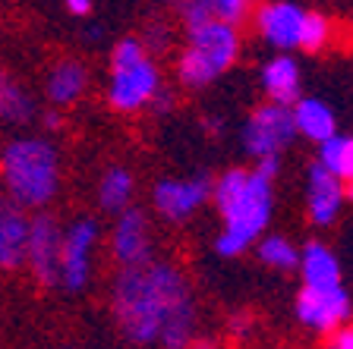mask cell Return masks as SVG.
<instances>
[{"label": "cell", "mask_w": 353, "mask_h": 349, "mask_svg": "<svg viewBox=\"0 0 353 349\" xmlns=\"http://www.w3.org/2000/svg\"><path fill=\"white\" fill-rule=\"evenodd\" d=\"M164 85L161 66L145 51L139 35H126L110 47V79L108 104L117 114H139L152 104L158 88Z\"/></svg>", "instance_id": "5b68a950"}, {"label": "cell", "mask_w": 353, "mask_h": 349, "mask_svg": "<svg viewBox=\"0 0 353 349\" xmlns=\"http://www.w3.org/2000/svg\"><path fill=\"white\" fill-rule=\"evenodd\" d=\"M347 195H344V180L312 160L306 170V218L312 226H331L341 218Z\"/></svg>", "instance_id": "4fadbf2b"}, {"label": "cell", "mask_w": 353, "mask_h": 349, "mask_svg": "<svg viewBox=\"0 0 353 349\" xmlns=\"http://www.w3.org/2000/svg\"><path fill=\"white\" fill-rule=\"evenodd\" d=\"M35 116V104L32 95L10 73L0 70V120L10 126H26Z\"/></svg>", "instance_id": "44dd1931"}, {"label": "cell", "mask_w": 353, "mask_h": 349, "mask_svg": "<svg viewBox=\"0 0 353 349\" xmlns=\"http://www.w3.org/2000/svg\"><path fill=\"white\" fill-rule=\"evenodd\" d=\"M250 19L256 35L278 54H290L300 47V29L303 19H306V10L300 3H294V0H268V3L252 10Z\"/></svg>", "instance_id": "8fae6325"}, {"label": "cell", "mask_w": 353, "mask_h": 349, "mask_svg": "<svg viewBox=\"0 0 353 349\" xmlns=\"http://www.w3.org/2000/svg\"><path fill=\"white\" fill-rule=\"evenodd\" d=\"M296 321L303 328L316 330V334H334L350 321L353 315V299L350 293L344 290V284L334 286H303L296 293L294 302Z\"/></svg>", "instance_id": "9c48e42d"}, {"label": "cell", "mask_w": 353, "mask_h": 349, "mask_svg": "<svg viewBox=\"0 0 353 349\" xmlns=\"http://www.w3.org/2000/svg\"><path fill=\"white\" fill-rule=\"evenodd\" d=\"M259 85H262L268 101L290 107L303 95V70L296 63V57H290V54L272 57L259 70Z\"/></svg>", "instance_id": "2e32d148"}, {"label": "cell", "mask_w": 353, "mask_h": 349, "mask_svg": "<svg viewBox=\"0 0 353 349\" xmlns=\"http://www.w3.org/2000/svg\"><path fill=\"white\" fill-rule=\"evenodd\" d=\"M174 101H176V95L170 92L168 85H161V88H158V95L152 98V104H148V107H152L154 114H170V110H174Z\"/></svg>", "instance_id": "4316f807"}, {"label": "cell", "mask_w": 353, "mask_h": 349, "mask_svg": "<svg viewBox=\"0 0 353 349\" xmlns=\"http://www.w3.org/2000/svg\"><path fill=\"white\" fill-rule=\"evenodd\" d=\"M186 349H218V346H214L212 340H192V343H190V346H186Z\"/></svg>", "instance_id": "4dcf8cb0"}, {"label": "cell", "mask_w": 353, "mask_h": 349, "mask_svg": "<svg viewBox=\"0 0 353 349\" xmlns=\"http://www.w3.org/2000/svg\"><path fill=\"white\" fill-rule=\"evenodd\" d=\"M132 195H136V176H132L130 167L123 164H110L108 170L98 180V204L101 211L108 214H120L132 204Z\"/></svg>", "instance_id": "ffe728a7"}, {"label": "cell", "mask_w": 353, "mask_h": 349, "mask_svg": "<svg viewBox=\"0 0 353 349\" xmlns=\"http://www.w3.org/2000/svg\"><path fill=\"white\" fill-rule=\"evenodd\" d=\"M281 167H284V160H281V154H265V158H256V164H252V170H256L262 180L274 182L281 176Z\"/></svg>", "instance_id": "484cf974"}, {"label": "cell", "mask_w": 353, "mask_h": 349, "mask_svg": "<svg viewBox=\"0 0 353 349\" xmlns=\"http://www.w3.org/2000/svg\"><path fill=\"white\" fill-rule=\"evenodd\" d=\"M316 160L322 164L328 173H334L338 180H353V136H328L325 142H319Z\"/></svg>", "instance_id": "603a6c76"}, {"label": "cell", "mask_w": 353, "mask_h": 349, "mask_svg": "<svg viewBox=\"0 0 353 349\" xmlns=\"http://www.w3.org/2000/svg\"><path fill=\"white\" fill-rule=\"evenodd\" d=\"M303 286H334L341 284V258L334 255V248L325 242L312 240L300 248V262H296Z\"/></svg>", "instance_id": "ac0fdd59"}, {"label": "cell", "mask_w": 353, "mask_h": 349, "mask_svg": "<svg viewBox=\"0 0 353 349\" xmlns=\"http://www.w3.org/2000/svg\"><path fill=\"white\" fill-rule=\"evenodd\" d=\"M110 308L120 330L136 346L186 349L196 340V296L186 274L174 262H148L120 268L110 286Z\"/></svg>", "instance_id": "6da1fadb"}, {"label": "cell", "mask_w": 353, "mask_h": 349, "mask_svg": "<svg viewBox=\"0 0 353 349\" xmlns=\"http://www.w3.org/2000/svg\"><path fill=\"white\" fill-rule=\"evenodd\" d=\"M290 116H294L296 136L309 138V142H325L328 136L338 132V116L331 110V104H325L322 98H296L290 104Z\"/></svg>", "instance_id": "e0dca14e"}, {"label": "cell", "mask_w": 353, "mask_h": 349, "mask_svg": "<svg viewBox=\"0 0 353 349\" xmlns=\"http://www.w3.org/2000/svg\"><path fill=\"white\" fill-rule=\"evenodd\" d=\"M32 214L3 192L0 195V271H19L26 264V240H29Z\"/></svg>", "instance_id": "5bb4252c"}, {"label": "cell", "mask_w": 353, "mask_h": 349, "mask_svg": "<svg viewBox=\"0 0 353 349\" xmlns=\"http://www.w3.org/2000/svg\"><path fill=\"white\" fill-rule=\"evenodd\" d=\"M0 182L26 211H41L60 192V151L41 136H19L0 151Z\"/></svg>", "instance_id": "3957f363"}, {"label": "cell", "mask_w": 353, "mask_h": 349, "mask_svg": "<svg viewBox=\"0 0 353 349\" xmlns=\"http://www.w3.org/2000/svg\"><path fill=\"white\" fill-rule=\"evenodd\" d=\"M63 7H66V13L85 19V16L92 13V0H63Z\"/></svg>", "instance_id": "83f0119b"}, {"label": "cell", "mask_w": 353, "mask_h": 349, "mask_svg": "<svg viewBox=\"0 0 353 349\" xmlns=\"http://www.w3.org/2000/svg\"><path fill=\"white\" fill-rule=\"evenodd\" d=\"M60 123H63V116L57 114V107H51V110H44V114H41V126H44V129H60Z\"/></svg>", "instance_id": "f546056e"}, {"label": "cell", "mask_w": 353, "mask_h": 349, "mask_svg": "<svg viewBox=\"0 0 353 349\" xmlns=\"http://www.w3.org/2000/svg\"><path fill=\"white\" fill-rule=\"evenodd\" d=\"M88 82H92L88 66L76 57H66V60H57V63L48 70L44 95H48L51 107H73L88 92Z\"/></svg>", "instance_id": "9a60e30c"}, {"label": "cell", "mask_w": 353, "mask_h": 349, "mask_svg": "<svg viewBox=\"0 0 353 349\" xmlns=\"http://www.w3.org/2000/svg\"><path fill=\"white\" fill-rule=\"evenodd\" d=\"M98 240H101V224L95 218H76L66 226L63 242H60L57 286H63L66 293L85 290L92 280V268H95Z\"/></svg>", "instance_id": "8992f818"}, {"label": "cell", "mask_w": 353, "mask_h": 349, "mask_svg": "<svg viewBox=\"0 0 353 349\" xmlns=\"http://www.w3.org/2000/svg\"><path fill=\"white\" fill-rule=\"evenodd\" d=\"M252 13V0H180V22L196 25L205 19L230 22V25H243Z\"/></svg>", "instance_id": "d6986e66"}, {"label": "cell", "mask_w": 353, "mask_h": 349, "mask_svg": "<svg viewBox=\"0 0 353 349\" xmlns=\"http://www.w3.org/2000/svg\"><path fill=\"white\" fill-rule=\"evenodd\" d=\"M344 195H347V202H353V180L344 182Z\"/></svg>", "instance_id": "1f68e13d"}, {"label": "cell", "mask_w": 353, "mask_h": 349, "mask_svg": "<svg viewBox=\"0 0 353 349\" xmlns=\"http://www.w3.org/2000/svg\"><path fill=\"white\" fill-rule=\"evenodd\" d=\"M60 242H63V226L54 214L38 211L29 220V240H26V268L32 271L41 286H57L60 271Z\"/></svg>", "instance_id": "30bf717a"}, {"label": "cell", "mask_w": 353, "mask_h": 349, "mask_svg": "<svg viewBox=\"0 0 353 349\" xmlns=\"http://www.w3.org/2000/svg\"><path fill=\"white\" fill-rule=\"evenodd\" d=\"M212 204L224 224L214 236V255L240 258L272 224L274 182L262 180L256 170L228 167L218 180H212Z\"/></svg>", "instance_id": "7a4b0ae2"}, {"label": "cell", "mask_w": 353, "mask_h": 349, "mask_svg": "<svg viewBox=\"0 0 353 349\" xmlns=\"http://www.w3.org/2000/svg\"><path fill=\"white\" fill-rule=\"evenodd\" d=\"M110 255L120 268L139 264L152 258V226L142 208L130 204L126 211L117 214L114 230H110Z\"/></svg>", "instance_id": "7c38bea8"}, {"label": "cell", "mask_w": 353, "mask_h": 349, "mask_svg": "<svg viewBox=\"0 0 353 349\" xmlns=\"http://www.w3.org/2000/svg\"><path fill=\"white\" fill-rule=\"evenodd\" d=\"M294 138H296V129H294L290 107L274 101L259 104L246 116V123L240 129V145L252 160L265 158V154H284L287 148L294 145Z\"/></svg>", "instance_id": "52a82bcc"}, {"label": "cell", "mask_w": 353, "mask_h": 349, "mask_svg": "<svg viewBox=\"0 0 353 349\" xmlns=\"http://www.w3.org/2000/svg\"><path fill=\"white\" fill-rule=\"evenodd\" d=\"M331 38H334V22L325 13L306 10V19H303V29H300V47H296V51L322 54L331 44Z\"/></svg>", "instance_id": "cb8c5ba5"}, {"label": "cell", "mask_w": 353, "mask_h": 349, "mask_svg": "<svg viewBox=\"0 0 353 349\" xmlns=\"http://www.w3.org/2000/svg\"><path fill=\"white\" fill-rule=\"evenodd\" d=\"M240 25L218 19L186 25L183 47H180L174 63L176 82L190 92H202V88L214 85L221 76L234 70V63L240 60Z\"/></svg>", "instance_id": "277c9868"}, {"label": "cell", "mask_w": 353, "mask_h": 349, "mask_svg": "<svg viewBox=\"0 0 353 349\" xmlns=\"http://www.w3.org/2000/svg\"><path fill=\"white\" fill-rule=\"evenodd\" d=\"M142 44H145L148 54H164L170 44H174V38H170V29L164 25V22H152L148 32L142 35Z\"/></svg>", "instance_id": "d4e9b609"}, {"label": "cell", "mask_w": 353, "mask_h": 349, "mask_svg": "<svg viewBox=\"0 0 353 349\" xmlns=\"http://www.w3.org/2000/svg\"><path fill=\"white\" fill-rule=\"evenodd\" d=\"M256 258L272 271H296V262H300V248L294 242L281 236V233H262L256 242Z\"/></svg>", "instance_id": "7402d4cb"}, {"label": "cell", "mask_w": 353, "mask_h": 349, "mask_svg": "<svg viewBox=\"0 0 353 349\" xmlns=\"http://www.w3.org/2000/svg\"><path fill=\"white\" fill-rule=\"evenodd\" d=\"M212 180L208 173H196L186 180L164 176L152 186V204L158 218L168 224H186L192 220L208 202H212Z\"/></svg>", "instance_id": "ba28073f"}, {"label": "cell", "mask_w": 353, "mask_h": 349, "mask_svg": "<svg viewBox=\"0 0 353 349\" xmlns=\"http://www.w3.org/2000/svg\"><path fill=\"white\" fill-rule=\"evenodd\" d=\"M331 337H334V340H331L328 349H353V330H344V328H341V330H334Z\"/></svg>", "instance_id": "f1b7e54d"}]
</instances>
